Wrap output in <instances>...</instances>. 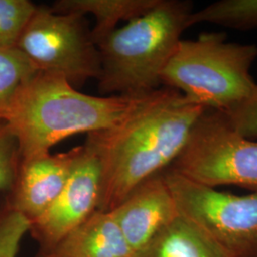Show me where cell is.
Returning a JSON list of instances; mask_svg holds the SVG:
<instances>
[{
  "label": "cell",
  "mask_w": 257,
  "mask_h": 257,
  "mask_svg": "<svg viewBox=\"0 0 257 257\" xmlns=\"http://www.w3.org/2000/svg\"><path fill=\"white\" fill-rule=\"evenodd\" d=\"M38 72L18 48L0 49V119L7 115L20 89Z\"/></svg>",
  "instance_id": "14"
},
{
  "label": "cell",
  "mask_w": 257,
  "mask_h": 257,
  "mask_svg": "<svg viewBox=\"0 0 257 257\" xmlns=\"http://www.w3.org/2000/svg\"><path fill=\"white\" fill-rule=\"evenodd\" d=\"M193 3L159 0L143 16L115 29L98 43L102 94H141L161 86V76L184 31L191 27Z\"/></svg>",
  "instance_id": "3"
},
{
  "label": "cell",
  "mask_w": 257,
  "mask_h": 257,
  "mask_svg": "<svg viewBox=\"0 0 257 257\" xmlns=\"http://www.w3.org/2000/svg\"><path fill=\"white\" fill-rule=\"evenodd\" d=\"M135 257H232L202 229L178 215Z\"/></svg>",
  "instance_id": "12"
},
{
  "label": "cell",
  "mask_w": 257,
  "mask_h": 257,
  "mask_svg": "<svg viewBox=\"0 0 257 257\" xmlns=\"http://www.w3.org/2000/svg\"><path fill=\"white\" fill-rule=\"evenodd\" d=\"M191 26L208 22L226 27L248 30L257 28V0H220L193 12Z\"/></svg>",
  "instance_id": "15"
},
{
  "label": "cell",
  "mask_w": 257,
  "mask_h": 257,
  "mask_svg": "<svg viewBox=\"0 0 257 257\" xmlns=\"http://www.w3.org/2000/svg\"><path fill=\"white\" fill-rule=\"evenodd\" d=\"M37 7L29 0H0V49L17 48Z\"/></svg>",
  "instance_id": "16"
},
{
  "label": "cell",
  "mask_w": 257,
  "mask_h": 257,
  "mask_svg": "<svg viewBox=\"0 0 257 257\" xmlns=\"http://www.w3.org/2000/svg\"><path fill=\"white\" fill-rule=\"evenodd\" d=\"M224 33L181 40L166 66L161 85L208 110L227 112L248 98L257 83L250 69L257 46L226 41Z\"/></svg>",
  "instance_id": "4"
},
{
  "label": "cell",
  "mask_w": 257,
  "mask_h": 257,
  "mask_svg": "<svg viewBox=\"0 0 257 257\" xmlns=\"http://www.w3.org/2000/svg\"><path fill=\"white\" fill-rule=\"evenodd\" d=\"M206 110L181 92L158 88L119 124L87 135L83 146L101 173L96 211L114 210L140 184L172 165Z\"/></svg>",
  "instance_id": "1"
},
{
  "label": "cell",
  "mask_w": 257,
  "mask_h": 257,
  "mask_svg": "<svg viewBox=\"0 0 257 257\" xmlns=\"http://www.w3.org/2000/svg\"><path fill=\"white\" fill-rule=\"evenodd\" d=\"M21 153L19 140L5 120L0 119V193L12 192L19 175Z\"/></svg>",
  "instance_id": "17"
},
{
  "label": "cell",
  "mask_w": 257,
  "mask_h": 257,
  "mask_svg": "<svg viewBox=\"0 0 257 257\" xmlns=\"http://www.w3.org/2000/svg\"><path fill=\"white\" fill-rule=\"evenodd\" d=\"M222 113L242 137L251 140L257 138V88L245 101Z\"/></svg>",
  "instance_id": "19"
},
{
  "label": "cell",
  "mask_w": 257,
  "mask_h": 257,
  "mask_svg": "<svg viewBox=\"0 0 257 257\" xmlns=\"http://www.w3.org/2000/svg\"><path fill=\"white\" fill-rule=\"evenodd\" d=\"M31 221L7 203L0 209V257H17Z\"/></svg>",
  "instance_id": "18"
},
{
  "label": "cell",
  "mask_w": 257,
  "mask_h": 257,
  "mask_svg": "<svg viewBox=\"0 0 257 257\" xmlns=\"http://www.w3.org/2000/svg\"><path fill=\"white\" fill-rule=\"evenodd\" d=\"M100 187L99 163L84 148L61 193L46 211L31 222L30 231L35 233L43 249L53 247L97 210Z\"/></svg>",
  "instance_id": "8"
},
{
  "label": "cell",
  "mask_w": 257,
  "mask_h": 257,
  "mask_svg": "<svg viewBox=\"0 0 257 257\" xmlns=\"http://www.w3.org/2000/svg\"><path fill=\"white\" fill-rule=\"evenodd\" d=\"M169 168L207 187L231 185L257 193V142L242 137L217 110L203 112Z\"/></svg>",
  "instance_id": "5"
},
{
  "label": "cell",
  "mask_w": 257,
  "mask_h": 257,
  "mask_svg": "<svg viewBox=\"0 0 257 257\" xmlns=\"http://www.w3.org/2000/svg\"><path fill=\"white\" fill-rule=\"evenodd\" d=\"M84 154V147L22 160L8 204L29 220H35L61 193L74 167Z\"/></svg>",
  "instance_id": "10"
},
{
  "label": "cell",
  "mask_w": 257,
  "mask_h": 257,
  "mask_svg": "<svg viewBox=\"0 0 257 257\" xmlns=\"http://www.w3.org/2000/svg\"><path fill=\"white\" fill-rule=\"evenodd\" d=\"M110 211L135 256L179 215L162 173L140 184Z\"/></svg>",
  "instance_id": "9"
},
{
  "label": "cell",
  "mask_w": 257,
  "mask_h": 257,
  "mask_svg": "<svg viewBox=\"0 0 257 257\" xmlns=\"http://www.w3.org/2000/svg\"><path fill=\"white\" fill-rule=\"evenodd\" d=\"M146 93L94 96L61 75L38 72L20 89L4 120L19 140L21 161L28 160L50 154L72 136L114 127Z\"/></svg>",
  "instance_id": "2"
},
{
  "label": "cell",
  "mask_w": 257,
  "mask_h": 257,
  "mask_svg": "<svg viewBox=\"0 0 257 257\" xmlns=\"http://www.w3.org/2000/svg\"><path fill=\"white\" fill-rule=\"evenodd\" d=\"M162 175L179 215L202 229L231 256H257V193L219 192L171 168Z\"/></svg>",
  "instance_id": "6"
},
{
  "label": "cell",
  "mask_w": 257,
  "mask_h": 257,
  "mask_svg": "<svg viewBox=\"0 0 257 257\" xmlns=\"http://www.w3.org/2000/svg\"><path fill=\"white\" fill-rule=\"evenodd\" d=\"M255 257H257V256H255Z\"/></svg>",
  "instance_id": "20"
},
{
  "label": "cell",
  "mask_w": 257,
  "mask_h": 257,
  "mask_svg": "<svg viewBox=\"0 0 257 257\" xmlns=\"http://www.w3.org/2000/svg\"><path fill=\"white\" fill-rule=\"evenodd\" d=\"M39 257H135L111 211H95Z\"/></svg>",
  "instance_id": "11"
},
{
  "label": "cell",
  "mask_w": 257,
  "mask_h": 257,
  "mask_svg": "<svg viewBox=\"0 0 257 257\" xmlns=\"http://www.w3.org/2000/svg\"><path fill=\"white\" fill-rule=\"evenodd\" d=\"M159 0H57L51 9L60 14L91 15L95 25L91 30L93 43L109 36L120 21H131L153 9Z\"/></svg>",
  "instance_id": "13"
},
{
  "label": "cell",
  "mask_w": 257,
  "mask_h": 257,
  "mask_svg": "<svg viewBox=\"0 0 257 257\" xmlns=\"http://www.w3.org/2000/svg\"><path fill=\"white\" fill-rule=\"evenodd\" d=\"M17 48L39 72L61 75L74 87L99 77V52L80 15L37 6Z\"/></svg>",
  "instance_id": "7"
}]
</instances>
